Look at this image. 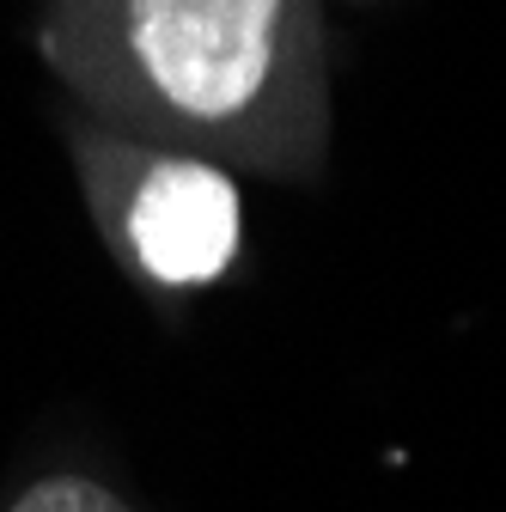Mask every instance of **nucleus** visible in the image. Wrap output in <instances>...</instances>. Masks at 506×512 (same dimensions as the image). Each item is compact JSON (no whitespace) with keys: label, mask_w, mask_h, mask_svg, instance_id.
I'll return each mask as SVG.
<instances>
[{"label":"nucleus","mask_w":506,"mask_h":512,"mask_svg":"<svg viewBox=\"0 0 506 512\" xmlns=\"http://www.w3.org/2000/svg\"><path fill=\"white\" fill-rule=\"evenodd\" d=\"M13 512H129L116 494H104L98 482H43V488H31Z\"/></svg>","instance_id":"obj_3"},{"label":"nucleus","mask_w":506,"mask_h":512,"mask_svg":"<svg viewBox=\"0 0 506 512\" xmlns=\"http://www.w3.org/2000/svg\"><path fill=\"white\" fill-rule=\"evenodd\" d=\"M287 0H129V43L183 116H232L275 68Z\"/></svg>","instance_id":"obj_1"},{"label":"nucleus","mask_w":506,"mask_h":512,"mask_svg":"<svg viewBox=\"0 0 506 512\" xmlns=\"http://www.w3.org/2000/svg\"><path fill=\"white\" fill-rule=\"evenodd\" d=\"M129 238H135V256L159 281L171 287L214 281L238 244V196L208 165H189V159L153 165L147 183L135 189Z\"/></svg>","instance_id":"obj_2"}]
</instances>
